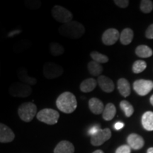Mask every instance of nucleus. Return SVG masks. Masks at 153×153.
<instances>
[{"mask_svg": "<svg viewBox=\"0 0 153 153\" xmlns=\"http://www.w3.org/2000/svg\"><path fill=\"white\" fill-rule=\"evenodd\" d=\"M58 31L60 35L64 37L71 39H78L82 37L85 33V28L81 23L72 21L60 26L58 28Z\"/></svg>", "mask_w": 153, "mask_h": 153, "instance_id": "1", "label": "nucleus"}, {"mask_svg": "<svg viewBox=\"0 0 153 153\" xmlns=\"http://www.w3.org/2000/svg\"><path fill=\"white\" fill-rule=\"evenodd\" d=\"M56 106L60 111L65 114H72L77 107V101L73 94L65 91L57 97Z\"/></svg>", "mask_w": 153, "mask_h": 153, "instance_id": "2", "label": "nucleus"}, {"mask_svg": "<svg viewBox=\"0 0 153 153\" xmlns=\"http://www.w3.org/2000/svg\"><path fill=\"white\" fill-rule=\"evenodd\" d=\"M18 114L23 121L29 123L37 115V106L32 102L23 103L19 107Z\"/></svg>", "mask_w": 153, "mask_h": 153, "instance_id": "3", "label": "nucleus"}, {"mask_svg": "<svg viewBox=\"0 0 153 153\" xmlns=\"http://www.w3.org/2000/svg\"><path fill=\"white\" fill-rule=\"evenodd\" d=\"M36 117L38 120L48 125H55L58 121L60 114L57 111L52 108H43L38 113Z\"/></svg>", "mask_w": 153, "mask_h": 153, "instance_id": "4", "label": "nucleus"}, {"mask_svg": "<svg viewBox=\"0 0 153 153\" xmlns=\"http://www.w3.org/2000/svg\"><path fill=\"white\" fill-rule=\"evenodd\" d=\"M9 91L10 95L14 97L26 98L32 93V89L30 85L23 82H14L10 86Z\"/></svg>", "mask_w": 153, "mask_h": 153, "instance_id": "5", "label": "nucleus"}, {"mask_svg": "<svg viewBox=\"0 0 153 153\" xmlns=\"http://www.w3.org/2000/svg\"><path fill=\"white\" fill-rule=\"evenodd\" d=\"M51 14L57 22L62 24L72 22L73 19V15L70 11L59 5H56L53 7L51 11Z\"/></svg>", "mask_w": 153, "mask_h": 153, "instance_id": "6", "label": "nucleus"}, {"mask_svg": "<svg viewBox=\"0 0 153 153\" xmlns=\"http://www.w3.org/2000/svg\"><path fill=\"white\" fill-rule=\"evenodd\" d=\"M43 74L45 78L53 79L60 76L64 72L62 67L54 62H46L43 65Z\"/></svg>", "mask_w": 153, "mask_h": 153, "instance_id": "7", "label": "nucleus"}, {"mask_svg": "<svg viewBox=\"0 0 153 153\" xmlns=\"http://www.w3.org/2000/svg\"><path fill=\"white\" fill-rule=\"evenodd\" d=\"M153 89V82L148 79H137L134 82L133 89L140 96L148 94Z\"/></svg>", "mask_w": 153, "mask_h": 153, "instance_id": "8", "label": "nucleus"}, {"mask_svg": "<svg viewBox=\"0 0 153 153\" xmlns=\"http://www.w3.org/2000/svg\"><path fill=\"white\" fill-rule=\"evenodd\" d=\"M111 137V131L109 128L100 129L91 136V143L94 146H100L108 140Z\"/></svg>", "mask_w": 153, "mask_h": 153, "instance_id": "9", "label": "nucleus"}, {"mask_svg": "<svg viewBox=\"0 0 153 153\" xmlns=\"http://www.w3.org/2000/svg\"><path fill=\"white\" fill-rule=\"evenodd\" d=\"M120 35L119 31L116 28H108L103 33L101 40L104 45L110 46L117 42L118 38H120Z\"/></svg>", "mask_w": 153, "mask_h": 153, "instance_id": "10", "label": "nucleus"}, {"mask_svg": "<svg viewBox=\"0 0 153 153\" xmlns=\"http://www.w3.org/2000/svg\"><path fill=\"white\" fill-rule=\"evenodd\" d=\"M15 134L10 128L5 124H0V142L1 143H11L14 140Z\"/></svg>", "mask_w": 153, "mask_h": 153, "instance_id": "11", "label": "nucleus"}, {"mask_svg": "<svg viewBox=\"0 0 153 153\" xmlns=\"http://www.w3.org/2000/svg\"><path fill=\"white\" fill-rule=\"evenodd\" d=\"M97 82L99 87L101 88V90L106 93H111L114 91L115 89V85L114 82L112 81L110 78L104 75H101L98 76Z\"/></svg>", "mask_w": 153, "mask_h": 153, "instance_id": "12", "label": "nucleus"}, {"mask_svg": "<svg viewBox=\"0 0 153 153\" xmlns=\"http://www.w3.org/2000/svg\"><path fill=\"white\" fill-rule=\"evenodd\" d=\"M127 142L131 148L135 150H140L145 145V141L143 137L136 133L130 134L128 137H127Z\"/></svg>", "mask_w": 153, "mask_h": 153, "instance_id": "13", "label": "nucleus"}, {"mask_svg": "<svg viewBox=\"0 0 153 153\" xmlns=\"http://www.w3.org/2000/svg\"><path fill=\"white\" fill-rule=\"evenodd\" d=\"M89 108L91 113L94 114L99 115L103 114L104 111V105L100 99L95 98H91L89 101Z\"/></svg>", "mask_w": 153, "mask_h": 153, "instance_id": "14", "label": "nucleus"}, {"mask_svg": "<svg viewBox=\"0 0 153 153\" xmlns=\"http://www.w3.org/2000/svg\"><path fill=\"white\" fill-rule=\"evenodd\" d=\"M17 76L21 82L28 85H35L37 83V79L32 76H28L27 71L24 68H19L18 71H17Z\"/></svg>", "mask_w": 153, "mask_h": 153, "instance_id": "15", "label": "nucleus"}, {"mask_svg": "<svg viewBox=\"0 0 153 153\" xmlns=\"http://www.w3.org/2000/svg\"><path fill=\"white\" fill-rule=\"evenodd\" d=\"M74 147L72 143L67 140L60 141L54 149V153H74Z\"/></svg>", "mask_w": 153, "mask_h": 153, "instance_id": "16", "label": "nucleus"}, {"mask_svg": "<svg viewBox=\"0 0 153 153\" xmlns=\"http://www.w3.org/2000/svg\"><path fill=\"white\" fill-rule=\"evenodd\" d=\"M118 90L123 97H128L131 94V85L125 78H120L117 82Z\"/></svg>", "mask_w": 153, "mask_h": 153, "instance_id": "17", "label": "nucleus"}, {"mask_svg": "<svg viewBox=\"0 0 153 153\" xmlns=\"http://www.w3.org/2000/svg\"><path fill=\"white\" fill-rule=\"evenodd\" d=\"M97 84H98V82L95 79H94V78H88V79H86L81 82L79 89L84 93L91 92V91H92L95 89Z\"/></svg>", "mask_w": 153, "mask_h": 153, "instance_id": "18", "label": "nucleus"}, {"mask_svg": "<svg viewBox=\"0 0 153 153\" xmlns=\"http://www.w3.org/2000/svg\"><path fill=\"white\" fill-rule=\"evenodd\" d=\"M142 125L143 128L148 131H153V112L152 111H147L143 115L142 119Z\"/></svg>", "mask_w": 153, "mask_h": 153, "instance_id": "19", "label": "nucleus"}, {"mask_svg": "<svg viewBox=\"0 0 153 153\" xmlns=\"http://www.w3.org/2000/svg\"><path fill=\"white\" fill-rule=\"evenodd\" d=\"M116 114V106L112 103H108L106 105L104 111L102 114V117L106 121L111 120L115 117Z\"/></svg>", "mask_w": 153, "mask_h": 153, "instance_id": "20", "label": "nucleus"}, {"mask_svg": "<svg viewBox=\"0 0 153 153\" xmlns=\"http://www.w3.org/2000/svg\"><path fill=\"white\" fill-rule=\"evenodd\" d=\"M133 31L131 28H126L125 29H123L120 35V43L124 45H129L133 41Z\"/></svg>", "mask_w": 153, "mask_h": 153, "instance_id": "21", "label": "nucleus"}, {"mask_svg": "<svg viewBox=\"0 0 153 153\" xmlns=\"http://www.w3.org/2000/svg\"><path fill=\"white\" fill-rule=\"evenodd\" d=\"M87 69L89 74L92 76H99L103 72L104 68L101 65L100 63H98L95 61H90L87 65Z\"/></svg>", "mask_w": 153, "mask_h": 153, "instance_id": "22", "label": "nucleus"}, {"mask_svg": "<svg viewBox=\"0 0 153 153\" xmlns=\"http://www.w3.org/2000/svg\"><path fill=\"white\" fill-rule=\"evenodd\" d=\"M135 54L142 58H148L153 55L152 50L145 45H138L135 49Z\"/></svg>", "mask_w": 153, "mask_h": 153, "instance_id": "23", "label": "nucleus"}, {"mask_svg": "<svg viewBox=\"0 0 153 153\" xmlns=\"http://www.w3.org/2000/svg\"><path fill=\"white\" fill-rule=\"evenodd\" d=\"M50 52L53 56L57 57L62 55L65 53V48L62 45L58 43L52 42L49 45Z\"/></svg>", "mask_w": 153, "mask_h": 153, "instance_id": "24", "label": "nucleus"}, {"mask_svg": "<svg viewBox=\"0 0 153 153\" xmlns=\"http://www.w3.org/2000/svg\"><path fill=\"white\" fill-rule=\"evenodd\" d=\"M120 107L121 110L123 111L125 114L126 117H131L134 113V108L131 104L126 100H123L120 101Z\"/></svg>", "mask_w": 153, "mask_h": 153, "instance_id": "25", "label": "nucleus"}, {"mask_svg": "<svg viewBox=\"0 0 153 153\" xmlns=\"http://www.w3.org/2000/svg\"><path fill=\"white\" fill-rule=\"evenodd\" d=\"M90 56L94 61L100 63V64H101V63H106L109 60L108 57L106 55L97 52V51H93V52H91L90 53Z\"/></svg>", "mask_w": 153, "mask_h": 153, "instance_id": "26", "label": "nucleus"}, {"mask_svg": "<svg viewBox=\"0 0 153 153\" xmlns=\"http://www.w3.org/2000/svg\"><path fill=\"white\" fill-rule=\"evenodd\" d=\"M147 68V63L143 60H136L133 65V72L139 74L144 71Z\"/></svg>", "mask_w": 153, "mask_h": 153, "instance_id": "27", "label": "nucleus"}, {"mask_svg": "<svg viewBox=\"0 0 153 153\" xmlns=\"http://www.w3.org/2000/svg\"><path fill=\"white\" fill-rule=\"evenodd\" d=\"M140 10L143 13L148 14L153 10V2L150 0H142L140 2Z\"/></svg>", "mask_w": 153, "mask_h": 153, "instance_id": "28", "label": "nucleus"}, {"mask_svg": "<svg viewBox=\"0 0 153 153\" xmlns=\"http://www.w3.org/2000/svg\"><path fill=\"white\" fill-rule=\"evenodd\" d=\"M25 6L26 8L31 10H35L38 9L41 7V2L40 1H36V0H30V1H26L24 2Z\"/></svg>", "mask_w": 153, "mask_h": 153, "instance_id": "29", "label": "nucleus"}, {"mask_svg": "<svg viewBox=\"0 0 153 153\" xmlns=\"http://www.w3.org/2000/svg\"><path fill=\"white\" fill-rule=\"evenodd\" d=\"M131 148L129 145H123L116 149V153H131Z\"/></svg>", "mask_w": 153, "mask_h": 153, "instance_id": "30", "label": "nucleus"}, {"mask_svg": "<svg viewBox=\"0 0 153 153\" xmlns=\"http://www.w3.org/2000/svg\"><path fill=\"white\" fill-rule=\"evenodd\" d=\"M114 2L118 7L122 9L126 8L129 5V1H128V0H115V1H114Z\"/></svg>", "mask_w": 153, "mask_h": 153, "instance_id": "31", "label": "nucleus"}, {"mask_svg": "<svg viewBox=\"0 0 153 153\" xmlns=\"http://www.w3.org/2000/svg\"><path fill=\"white\" fill-rule=\"evenodd\" d=\"M145 36L148 39H153V24H151L147 28L146 32H145Z\"/></svg>", "mask_w": 153, "mask_h": 153, "instance_id": "32", "label": "nucleus"}, {"mask_svg": "<svg viewBox=\"0 0 153 153\" xmlns=\"http://www.w3.org/2000/svg\"><path fill=\"white\" fill-rule=\"evenodd\" d=\"M100 130V126H94V127L91 128L89 131V134L91 135H93L94 134H95L97 131H99Z\"/></svg>", "mask_w": 153, "mask_h": 153, "instance_id": "33", "label": "nucleus"}, {"mask_svg": "<svg viewBox=\"0 0 153 153\" xmlns=\"http://www.w3.org/2000/svg\"><path fill=\"white\" fill-rule=\"evenodd\" d=\"M124 126V124L121 122H117L116 124H115L114 128L116 130H120L121 128H123Z\"/></svg>", "mask_w": 153, "mask_h": 153, "instance_id": "34", "label": "nucleus"}, {"mask_svg": "<svg viewBox=\"0 0 153 153\" xmlns=\"http://www.w3.org/2000/svg\"><path fill=\"white\" fill-rule=\"evenodd\" d=\"M147 153H153V148H149L148 150H147Z\"/></svg>", "mask_w": 153, "mask_h": 153, "instance_id": "35", "label": "nucleus"}, {"mask_svg": "<svg viewBox=\"0 0 153 153\" xmlns=\"http://www.w3.org/2000/svg\"><path fill=\"white\" fill-rule=\"evenodd\" d=\"M92 153H104V152L101 150H95L94 152H93Z\"/></svg>", "mask_w": 153, "mask_h": 153, "instance_id": "36", "label": "nucleus"}, {"mask_svg": "<svg viewBox=\"0 0 153 153\" xmlns=\"http://www.w3.org/2000/svg\"><path fill=\"white\" fill-rule=\"evenodd\" d=\"M150 104L153 106V95L151 96V97H150Z\"/></svg>", "mask_w": 153, "mask_h": 153, "instance_id": "37", "label": "nucleus"}]
</instances>
